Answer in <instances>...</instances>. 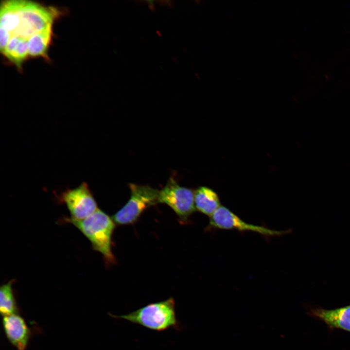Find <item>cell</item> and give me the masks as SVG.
Segmentation results:
<instances>
[{"mask_svg":"<svg viewBox=\"0 0 350 350\" xmlns=\"http://www.w3.org/2000/svg\"><path fill=\"white\" fill-rule=\"evenodd\" d=\"M0 14L1 54L19 70L28 59H49L58 9L30 0H4Z\"/></svg>","mask_w":350,"mask_h":350,"instance_id":"1","label":"cell"},{"mask_svg":"<svg viewBox=\"0 0 350 350\" xmlns=\"http://www.w3.org/2000/svg\"><path fill=\"white\" fill-rule=\"evenodd\" d=\"M108 315L112 318L124 319L158 332L171 328L176 331L182 329L176 315L175 302L172 297L149 303L128 314L116 315L109 313Z\"/></svg>","mask_w":350,"mask_h":350,"instance_id":"2","label":"cell"},{"mask_svg":"<svg viewBox=\"0 0 350 350\" xmlns=\"http://www.w3.org/2000/svg\"><path fill=\"white\" fill-rule=\"evenodd\" d=\"M89 240L93 249L102 254L108 263L115 262L111 251V238L115 228L114 221L99 209L88 217L77 220L66 218Z\"/></svg>","mask_w":350,"mask_h":350,"instance_id":"3","label":"cell"},{"mask_svg":"<svg viewBox=\"0 0 350 350\" xmlns=\"http://www.w3.org/2000/svg\"><path fill=\"white\" fill-rule=\"evenodd\" d=\"M130 198L126 204L113 216L119 225L134 223L144 210L158 203L159 191L148 185L129 184Z\"/></svg>","mask_w":350,"mask_h":350,"instance_id":"4","label":"cell"},{"mask_svg":"<svg viewBox=\"0 0 350 350\" xmlns=\"http://www.w3.org/2000/svg\"><path fill=\"white\" fill-rule=\"evenodd\" d=\"M158 201L169 206L182 221L188 220L196 210L194 192L180 186L172 176L159 191Z\"/></svg>","mask_w":350,"mask_h":350,"instance_id":"5","label":"cell"},{"mask_svg":"<svg viewBox=\"0 0 350 350\" xmlns=\"http://www.w3.org/2000/svg\"><path fill=\"white\" fill-rule=\"evenodd\" d=\"M208 228L237 230L241 232L253 231L266 237L282 236L292 231L291 229L279 231L247 223L223 206H221L210 217Z\"/></svg>","mask_w":350,"mask_h":350,"instance_id":"6","label":"cell"},{"mask_svg":"<svg viewBox=\"0 0 350 350\" xmlns=\"http://www.w3.org/2000/svg\"><path fill=\"white\" fill-rule=\"evenodd\" d=\"M59 199L66 205L71 217L75 219H85L98 209L93 194L85 182L62 192Z\"/></svg>","mask_w":350,"mask_h":350,"instance_id":"7","label":"cell"},{"mask_svg":"<svg viewBox=\"0 0 350 350\" xmlns=\"http://www.w3.org/2000/svg\"><path fill=\"white\" fill-rule=\"evenodd\" d=\"M5 334L11 344L17 350H26L31 335L24 319L18 314L3 317Z\"/></svg>","mask_w":350,"mask_h":350,"instance_id":"8","label":"cell"},{"mask_svg":"<svg viewBox=\"0 0 350 350\" xmlns=\"http://www.w3.org/2000/svg\"><path fill=\"white\" fill-rule=\"evenodd\" d=\"M312 316L324 322L331 329H339L350 332V305L333 309H313Z\"/></svg>","mask_w":350,"mask_h":350,"instance_id":"9","label":"cell"},{"mask_svg":"<svg viewBox=\"0 0 350 350\" xmlns=\"http://www.w3.org/2000/svg\"><path fill=\"white\" fill-rule=\"evenodd\" d=\"M194 193L196 209L206 215L210 217L221 206L218 195L211 188L201 186Z\"/></svg>","mask_w":350,"mask_h":350,"instance_id":"10","label":"cell"},{"mask_svg":"<svg viewBox=\"0 0 350 350\" xmlns=\"http://www.w3.org/2000/svg\"><path fill=\"white\" fill-rule=\"evenodd\" d=\"M14 280L2 285L0 288V312L3 317L18 314V309L13 291Z\"/></svg>","mask_w":350,"mask_h":350,"instance_id":"11","label":"cell"}]
</instances>
